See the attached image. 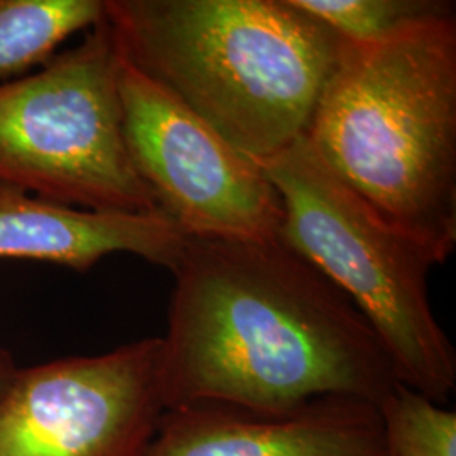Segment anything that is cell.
Wrapping results in <instances>:
<instances>
[{"instance_id": "9c48e42d", "label": "cell", "mask_w": 456, "mask_h": 456, "mask_svg": "<svg viewBox=\"0 0 456 456\" xmlns=\"http://www.w3.org/2000/svg\"><path fill=\"white\" fill-rule=\"evenodd\" d=\"M188 237L161 210L92 212L0 183V259L48 262L85 273L112 254L175 271Z\"/></svg>"}, {"instance_id": "8992f818", "label": "cell", "mask_w": 456, "mask_h": 456, "mask_svg": "<svg viewBox=\"0 0 456 456\" xmlns=\"http://www.w3.org/2000/svg\"><path fill=\"white\" fill-rule=\"evenodd\" d=\"M118 90L132 164L188 239L279 237L282 201L259 164L124 58Z\"/></svg>"}, {"instance_id": "5b68a950", "label": "cell", "mask_w": 456, "mask_h": 456, "mask_svg": "<svg viewBox=\"0 0 456 456\" xmlns=\"http://www.w3.org/2000/svg\"><path fill=\"white\" fill-rule=\"evenodd\" d=\"M120 68L103 17L75 48L0 83V183L92 212L159 210L126 146Z\"/></svg>"}, {"instance_id": "277c9868", "label": "cell", "mask_w": 456, "mask_h": 456, "mask_svg": "<svg viewBox=\"0 0 456 456\" xmlns=\"http://www.w3.org/2000/svg\"><path fill=\"white\" fill-rule=\"evenodd\" d=\"M282 201L279 237L342 291L384 345L399 384L444 406L456 352L431 310L433 262L313 152L305 135L257 163Z\"/></svg>"}, {"instance_id": "52a82bcc", "label": "cell", "mask_w": 456, "mask_h": 456, "mask_svg": "<svg viewBox=\"0 0 456 456\" xmlns=\"http://www.w3.org/2000/svg\"><path fill=\"white\" fill-rule=\"evenodd\" d=\"M161 337L17 369L0 456H144L164 411Z\"/></svg>"}, {"instance_id": "30bf717a", "label": "cell", "mask_w": 456, "mask_h": 456, "mask_svg": "<svg viewBox=\"0 0 456 456\" xmlns=\"http://www.w3.org/2000/svg\"><path fill=\"white\" fill-rule=\"evenodd\" d=\"M105 17V0H0V83L26 77L71 34Z\"/></svg>"}, {"instance_id": "4fadbf2b", "label": "cell", "mask_w": 456, "mask_h": 456, "mask_svg": "<svg viewBox=\"0 0 456 456\" xmlns=\"http://www.w3.org/2000/svg\"><path fill=\"white\" fill-rule=\"evenodd\" d=\"M16 372L17 367L14 365V360L5 350L0 348V397L4 395V392L7 391Z\"/></svg>"}, {"instance_id": "3957f363", "label": "cell", "mask_w": 456, "mask_h": 456, "mask_svg": "<svg viewBox=\"0 0 456 456\" xmlns=\"http://www.w3.org/2000/svg\"><path fill=\"white\" fill-rule=\"evenodd\" d=\"M122 58L256 163L293 146L345 39L291 0H105Z\"/></svg>"}, {"instance_id": "7c38bea8", "label": "cell", "mask_w": 456, "mask_h": 456, "mask_svg": "<svg viewBox=\"0 0 456 456\" xmlns=\"http://www.w3.org/2000/svg\"><path fill=\"white\" fill-rule=\"evenodd\" d=\"M384 456H456V412L397 384L380 403Z\"/></svg>"}, {"instance_id": "ba28073f", "label": "cell", "mask_w": 456, "mask_h": 456, "mask_svg": "<svg viewBox=\"0 0 456 456\" xmlns=\"http://www.w3.org/2000/svg\"><path fill=\"white\" fill-rule=\"evenodd\" d=\"M144 456H384L374 403L326 395L265 414L200 403L164 411Z\"/></svg>"}, {"instance_id": "7a4b0ae2", "label": "cell", "mask_w": 456, "mask_h": 456, "mask_svg": "<svg viewBox=\"0 0 456 456\" xmlns=\"http://www.w3.org/2000/svg\"><path fill=\"white\" fill-rule=\"evenodd\" d=\"M316 158L433 265L456 247V16L345 41L305 132Z\"/></svg>"}, {"instance_id": "8fae6325", "label": "cell", "mask_w": 456, "mask_h": 456, "mask_svg": "<svg viewBox=\"0 0 456 456\" xmlns=\"http://www.w3.org/2000/svg\"><path fill=\"white\" fill-rule=\"evenodd\" d=\"M348 43H379L429 19L456 16L450 0H291Z\"/></svg>"}, {"instance_id": "6da1fadb", "label": "cell", "mask_w": 456, "mask_h": 456, "mask_svg": "<svg viewBox=\"0 0 456 456\" xmlns=\"http://www.w3.org/2000/svg\"><path fill=\"white\" fill-rule=\"evenodd\" d=\"M163 342L167 409L215 403L265 414L399 384L354 303L281 240L188 239Z\"/></svg>"}]
</instances>
